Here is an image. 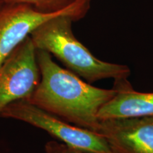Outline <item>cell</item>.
<instances>
[{"mask_svg": "<svg viewBox=\"0 0 153 153\" xmlns=\"http://www.w3.org/2000/svg\"><path fill=\"white\" fill-rule=\"evenodd\" d=\"M36 57L41 79L28 100L68 123L99 133L98 113L117 89H101L82 81L58 65L45 51L37 50Z\"/></svg>", "mask_w": 153, "mask_h": 153, "instance_id": "6da1fadb", "label": "cell"}, {"mask_svg": "<svg viewBox=\"0 0 153 153\" xmlns=\"http://www.w3.org/2000/svg\"><path fill=\"white\" fill-rule=\"evenodd\" d=\"M73 22L75 20L72 16L61 15L38 26L30 35L36 48L53 55L70 71L88 82L127 79L131 74L128 67L96 57L74 36L72 30Z\"/></svg>", "mask_w": 153, "mask_h": 153, "instance_id": "7a4b0ae2", "label": "cell"}, {"mask_svg": "<svg viewBox=\"0 0 153 153\" xmlns=\"http://www.w3.org/2000/svg\"><path fill=\"white\" fill-rule=\"evenodd\" d=\"M0 117L13 118L46 131L62 143L89 153H112L102 135L89 130L74 126L54 115L22 99L6 106Z\"/></svg>", "mask_w": 153, "mask_h": 153, "instance_id": "3957f363", "label": "cell"}, {"mask_svg": "<svg viewBox=\"0 0 153 153\" xmlns=\"http://www.w3.org/2000/svg\"><path fill=\"white\" fill-rule=\"evenodd\" d=\"M91 0H79L64 10L45 12L21 3H7L0 11V65L20 43L38 26L50 19L69 15L75 21L83 18Z\"/></svg>", "mask_w": 153, "mask_h": 153, "instance_id": "277c9868", "label": "cell"}, {"mask_svg": "<svg viewBox=\"0 0 153 153\" xmlns=\"http://www.w3.org/2000/svg\"><path fill=\"white\" fill-rule=\"evenodd\" d=\"M36 51L28 36L0 65V114L11 103L29 99L39 84Z\"/></svg>", "mask_w": 153, "mask_h": 153, "instance_id": "5b68a950", "label": "cell"}, {"mask_svg": "<svg viewBox=\"0 0 153 153\" xmlns=\"http://www.w3.org/2000/svg\"><path fill=\"white\" fill-rule=\"evenodd\" d=\"M99 133L112 153H153V117L101 120Z\"/></svg>", "mask_w": 153, "mask_h": 153, "instance_id": "8992f818", "label": "cell"}, {"mask_svg": "<svg viewBox=\"0 0 153 153\" xmlns=\"http://www.w3.org/2000/svg\"><path fill=\"white\" fill-rule=\"evenodd\" d=\"M117 92L101 108L99 119L153 117V92H140L128 79L115 82Z\"/></svg>", "mask_w": 153, "mask_h": 153, "instance_id": "52a82bcc", "label": "cell"}, {"mask_svg": "<svg viewBox=\"0 0 153 153\" xmlns=\"http://www.w3.org/2000/svg\"><path fill=\"white\" fill-rule=\"evenodd\" d=\"M79 0H8L7 3L28 4L38 10L45 12H56L68 9Z\"/></svg>", "mask_w": 153, "mask_h": 153, "instance_id": "ba28073f", "label": "cell"}, {"mask_svg": "<svg viewBox=\"0 0 153 153\" xmlns=\"http://www.w3.org/2000/svg\"><path fill=\"white\" fill-rule=\"evenodd\" d=\"M45 153H89L56 141L48 142L45 146Z\"/></svg>", "mask_w": 153, "mask_h": 153, "instance_id": "9c48e42d", "label": "cell"}, {"mask_svg": "<svg viewBox=\"0 0 153 153\" xmlns=\"http://www.w3.org/2000/svg\"><path fill=\"white\" fill-rule=\"evenodd\" d=\"M8 2V0H0V11Z\"/></svg>", "mask_w": 153, "mask_h": 153, "instance_id": "30bf717a", "label": "cell"}]
</instances>
